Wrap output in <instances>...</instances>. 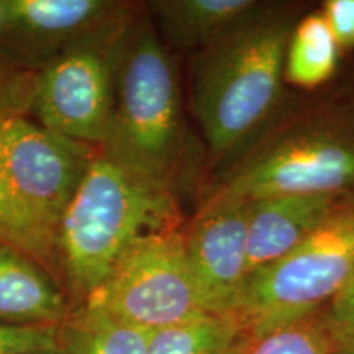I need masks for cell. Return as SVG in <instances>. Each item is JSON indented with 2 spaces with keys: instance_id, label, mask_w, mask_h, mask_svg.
Listing matches in <instances>:
<instances>
[{
  "instance_id": "obj_24",
  "label": "cell",
  "mask_w": 354,
  "mask_h": 354,
  "mask_svg": "<svg viewBox=\"0 0 354 354\" xmlns=\"http://www.w3.org/2000/svg\"><path fill=\"white\" fill-rule=\"evenodd\" d=\"M35 354H61L59 351H44V353H35Z\"/></svg>"
},
{
  "instance_id": "obj_11",
  "label": "cell",
  "mask_w": 354,
  "mask_h": 354,
  "mask_svg": "<svg viewBox=\"0 0 354 354\" xmlns=\"http://www.w3.org/2000/svg\"><path fill=\"white\" fill-rule=\"evenodd\" d=\"M349 197L272 196L248 202L250 272L289 254Z\"/></svg>"
},
{
  "instance_id": "obj_19",
  "label": "cell",
  "mask_w": 354,
  "mask_h": 354,
  "mask_svg": "<svg viewBox=\"0 0 354 354\" xmlns=\"http://www.w3.org/2000/svg\"><path fill=\"white\" fill-rule=\"evenodd\" d=\"M63 346L57 325H6L0 323V354L59 351Z\"/></svg>"
},
{
  "instance_id": "obj_12",
  "label": "cell",
  "mask_w": 354,
  "mask_h": 354,
  "mask_svg": "<svg viewBox=\"0 0 354 354\" xmlns=\"http://www.w3.org/2000/svg\"><path fill=\"white\" fill-rule=\"evenodd\" d=\"M68 315L63 290L37 259L0 243V323L59 325Z\"/></svg>"
},
{
  "instance_id": "obj_22",
  "label": "cell",
  "mask_w": 354,
  "mask_h": 354,
  "mask_svg": "<svg viewBox=\"0 0 354 354\" xmlns=\"http://www.w3.org/2000/svg\"><path fill=\"white\" fill-rule=\"evenodd\" d=\"M339 50L354 48V0H326L320 8Z\"/></svg>"
},
{
  "instance_id": "obj_14",
  "label": "cell",
  "mask_w": 354,
  "mask_h": 354,
  "mask_svg": "<svg viewBox=\"0 0 354 354\" xmlns=\"http://www.w3.org/2000/svg\"><path fill=\"white\" fill-rule=\"evenodd\" d=\"M338 43L322 12H312L297 20L286 48L284 81L290 86L317 88L328 82L338 66Z\"/></svg>"
},
{
  "instance_id": "obj_6",
  "label": "cell",
  "mask_w": 354,
  "mask_h": 354,
  "mask_svg": "<svg viewBox=\"0 0 354 354\" xmlns=\"http://www.w3.org/2000/svg\"><path fill=\"white\" fill-rule=\"evenodd\" d=\"M84 305L148 331L210 313L190 271L183 227L133 246Z\"/></svg>"
},
{
  "instance_id": "obj_10",
  "label": "cell",
  "mask_w": 354,
  "mask_h": 354,
  "mask_svg": "<svg viewBox=\"0 0 354 354\" xmlns=\"http://www.w3.org/2000/svg\"><path fill=\"white\" fill-rule=\"evenodd\" d=\"M133 17L128 3L109 0H0V43L20 55L24 66L39 68L66 48L112 32Z\"/></svg>"
},
{
  "instance_id": "obj_15",
  "label": "cell",
  "mask_w": 354,
  "mask_h": 354,
  "mask_svg": "<svg viewBox=\"0 0 354 354\" xmlns=\"http://www.w3.org/2000/svg\"><path fill=\"white\" fill-rule=\"evenodd\" d=\"M69 354H148L149 331L84 305L61 330Z\"/></svg>"
},
{
  "instance_id": "obj_9",
  "label": "cell",
  "mask_w": 354,
  "mask_h": 354,
  "mask_svg": "<svg viewBox=\"0 0 354 354\" xmlns=\"http://www.w3.org/2000/svg\"><path fill=\"white\" fill-rule=\"evenodd\" d=\"M190 271L210 313L233 315L250 277L248 202L210 190L183 227Z\"/></svg>"
},
{
  "instance_id": "obj_8",
  "label": "cell",
  "mask_w": 354,
  "mask_h": 354,
  "mask_svg": "<svg viewBox=\"0 0 354 354\" xmlns=\"http://www.w3.org/2000/svg\"><path fill=\"white\" fill-rule=\"evenodd\" d=\"M95 151L94 146L66 138L24 115L0 113L3 176L53 253L59 221Z\"/></svg>"
},
{
  "instance_id": "obj_21",
  "label": "cell",
  "mask_w": 354,
  "mask_h": 354,
  "mask_svg": "<svg viewBox=\"0 0 354 354\" xmlns=\"http://www.w3.org/2000/svg\"><path fill=\"white\" fill-rule=\"evenodd\" d=\"M326 315L338 343L354 349V281L331 300Z\"/></svg>"
},
{
  "instance_id": "obj_17",
  "label": "cell",
  "mask_w": 354,
  "mask_h": 354,
  "mask_svg": "<svg viewBox=\"0 0 354 354\" xmlns=\"http://www.w3.org/2000/svg\"><path fill=\"white\" fill-rule=\"evenodd\" d=\"M338 339L326 308L300 320L251 335L234 354H333Z\"/></svg>"
},
{
  "instance_id": "obj_4",
  "label": "cell",
  "mask_w": 354,
  "mask_h": 354,
  "mask_svg": "<svg viewBox=\"0 0 354 354\" xmlns=\"http://www.w3.org/2000/svg\"><path fill=\"white\" fill-rule=\"evenodd\" d=\"M214 189L251 202L272 196H354V110H323L264 130Z\"/></svg>"
},
{
  "instance_id": "obj_5",
  "label": "cell",
  "mask_w": 354,
  "mask_h": 354,
  "mask_svg": "<svg viewBox=\"0 0 354 354\" xmlns=\"http://www.w3.org/2000/svg\"><path fill=\"white\" fill-rule=\"evenodd\" d=\"M354 281V196L284 258L248 277L233 318L248 336L325 310Z\"/></svg>"
},
{
  "instance_id": "obj_7",
  "label": "cell",
  "mask_w": 354,
  "mask_h": 354,
  "mask_svg": "<svg viewBox=\"0 0 354 354\" xmlns=\"http://www.w3.org/2000/svg\"><path fill=\"white\" fill-rule=\"evenodd\" d=\"M133 19L39 66L30 107L39 125L97 149L104 146L113 112L118 44Z\"/></svg>"
},
{
  "instance_id": "obj_3",
  "label": "cell",
  "mask_w": 354,
  "mask_h": 354,
  "mask_svg": "<svg viewBox=\"0 0 354 354\" xmlns=\"http://www.w3.org/2000/svg\"><path fill=\"white\" fill-rule=\"evenodd\" d=\"M100 151L133 174L174 192L185 151L174 61L149 19L135 17L115 64V100Z\"/></svg>"
},
{
  "instance_id": "obj_13",
  "label": "cell",
  "mask_w": 354,
  "mask_h": 354,
  "mask_svg": "<svg viewBox=\"0 0 354 354\" xmlns=\"http://www.w3.org/2000/svg\"><path fill=\"white\" fill-rule=\"evenodd\" d=\"M165 44L201 51L268 6L256 0H158L149 3Z\"/></svg>"
},
{
  "instance_id": "obj_1",
  "label": "cell",
  "mask_w": 354,
  "mask_h": 354,
  "mask_svg": "<svg viewBox=\"0 0 354 354\" xmlns=\"http://www.w3.org/2000/svg\"><path fill=\"white\" fill-rule=\"evenodd\" d=\"M289 7L268 3L258 15L194 53L190 109L210 154L233 158L276 122L284 88Z\"/></svg>"
},
{
  "instance_id": "obj_23",
  "label": "cell",
  "mask_w": 354,
  "mask_h": 354,
  "mask_svg": "<svg viewBox=\"0 0 354 354\" xmlns=\"http://www.w3.org/2000/svg\"><path fill=\"white\" fill-rule=\"evenodd\" d=\"M333 354H354V349H349V348L343 346V344L338 343V348L335 349Z\"/></svg>"
},
{
  "instance_id": "obj_20",
  "label": "cell",
  "mask_w": 354,
  "mask_h": 354,
  "mask_svg": "<svg viewBox=\"0 0 354 354\" xmlns=\"http://www.w3.org/2000/svg\"><path fill=\"white\" fill-rule=\"evenodd\" d=\"M37 71L0 55V113L24 115L32 107Z\"/></svg>"
},
{
  "instance_id": "obj_18",
  "label": "cell",
  "mask_w": 354,
  "mask_h": 354,
  "mask_svg": "<svg viewBox=\"0 0 354 354\" xmlns=\"http://www.w3.org/2000/svg\"><path fill=\"white\" fill-rule=\"evenodd\" d=\"M0 243L13 246L39 263H51L55 253L13 196L0 166Z\"/></svg>"
},
{
  "instance_id": "obj_16",
  "label": "cell",
  "mask_w": 354,
  "mask_h": 354,
  "mask_svg": "<svg viewBox=\"0 0 354 354\" xmlns=\"http://www.w3.org/2000/svg\"><path fill=\"white\" fill-rule=\"evenodd\" d=\"M246 338L236 318L207 313L149 331L148 354H234Z\"/></svg>"
},
{
  "instance_id": "obj_2",
  "label": "cell",
  "mask_w": 354,
  "mask_h": 354,
  "mask_svg": "<svg viewBox=\"0 0 354 354\" xmlns=\"http://www.w3.org/2000/svg\"><path fill=\"white\" fill-rule=\"evenodd\" d=\"M172 228H180L174 192L97 149L59 221L55 259L86 300L133 246Z\"/></svg>"
}]
</instances>
